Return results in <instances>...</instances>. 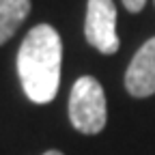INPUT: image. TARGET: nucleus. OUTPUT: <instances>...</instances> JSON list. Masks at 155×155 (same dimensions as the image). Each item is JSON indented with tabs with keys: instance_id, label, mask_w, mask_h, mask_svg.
Returning <instances> with one entry per match:
<instances>
[{
	"instance_id": "39448f33",
	"label": "nucleus",
	"mask_w": 155,
	"mask_h": 155,
	"mask_svg": "<svg viewBox=\"0 0 155 155\" xmlns=\"http://www.w3.org/2000/svg\"><path fill=\"white\" fill-rule=\"evenodd\" d=\"M30 13V0H0V45L7 43Z\"/></svg>"
},
{
	"instance_id": "7ed1b4c3",
	"label": "nucleus",
	"mask_w": 155,
	"mask_h": 155,
	"mask_svg": "<svg viewBox=\"0 0 155 155\" xmlns=\"http://www.w3.org/2000/svg\"><path fill=\"white\" fill-rule=\"evenodd\" d=\"M86 41L101 54H114L119 50L116 35V9L112 0H88L84 19Z\"/></svg>"
},
{
	"instance_id": "f03ea898",
	"label": "nucleus",
	"mask_w": 155,
	"mask_h": 155,
	"mask_svg": "<svg viewBox=\"0 0 155 155\" xmlns=\"http://www.w3.org/2000/svg\"><path fill=\"white\" fill-rule=\"evenodd\" d=\"M69 119L71 125L82 134H99L106 127V93L95 78L84 75L75 80L69 95Z\"/></svg>"
},
{
	"instance_id": "423d86ee",
	"label": "nucleus",
	"mask_w": 155,
	"mask_h": 155,
	"mask_svg": "<svg viewBox=\"0 0 155 155\" xmlns=\"http://www.w3.org/2000/svg\"><path fill=\"white\" fill-rule=\"evenodd\" d=\"M123 5H125V9H127L129 13H138V11H142V7L147 5V0H123Z\"/></svg>"
},
{
	"instance_id": "20e7f679",
	"label": "nucleus",
	"mask_w": 155,
	"mask_h": 155,
	"mask_svg": "<svg viewBox=\"0 0 155 155\" xmlns=\"http://www.w3.org/2000/svg\"><path fill=\"white\" fill-rule=\"evenodd\" d=\"M125 88L134 97H149L155 93V37L131 58L125 71Z\"/></svg>"
},
{
	"instance_id": "f257e3e1",
	"label": "nucleus",
	"mask_w": 155,
	"mask_h": 155,
	"mask_svg": "<svg viewBox=\"0 0 155 155\" xmlns=\"http://www.w3.org/2000/svg\"><path fill=\"white\" fill-rule=\"evenodd\" d=\"M63 43L58 32L48 26H35L19 45L17 75L26 97L35 104H50L61 84Z\"/></svg>"
},
{
	"instance_id": "0eeeda50",
	"label": "nucleus",
	"mask_w": 155,
	"mask_h": 155,
	"mask_svg": "<svg viewBox=\"0 0 155 155\" xmlns=\"http://www.w3.org/2000/svg\"><path fill=\"white\" fill-rule=\"evenodd\" d=\"M43 155H63L61 151H48V153H43Z\"/></svg>"
},
{
	"instance_id": "6e6552de",
	"label": "nucleus",
	"mask_w": 155,
	"mask_h": 155,
	"mask_svg": "<svg viewBox=\"0 0 155 155\" xmlns=\"http://www.w3.org/2000/svg\"><path fill=\"white\" fill-rule=\"evenodd\" d=\"M153 2H155V0H153Z\"/></svg>"
}]
</instances>
